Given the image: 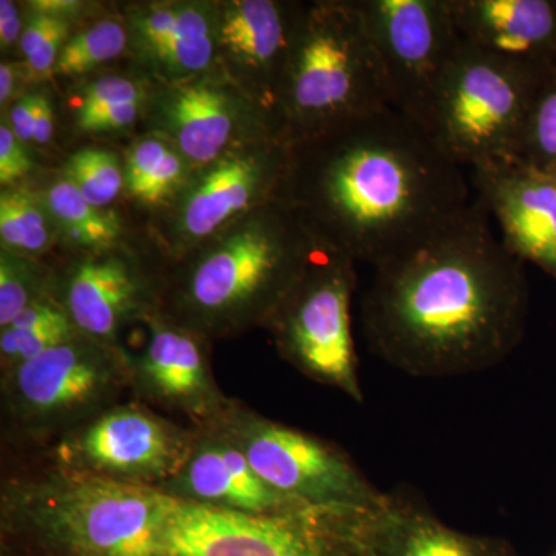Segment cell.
<instances>
[{"label":"cell","mask_w":556,"mask_h":556,"mask_svg":"<svg viewBox=\"0 0 556 556\" xmlns=\"http://www.w3.org/2000/svg\"><path fill=\"white\" fill-rule=\"evenodd\" d=\"M141 105L142 102H131V104L116 105V108L100 110V112L76 116V118H78L79 129L90 134L119 130L130 126L138 118Z\"/></svg>","instance_id":"33"},{"label":"cell","mask_w":556,"mask_h":556,"mask_svg":"<svg viewBox=\"0 0 556 556\" xmlns=\"http://www.w3.org/2000/svg\"><path fill=\"white\" fill-rule=\"evenodd\" d=\"M555 67L508 60L460 40L439 91L431 137L470 169L518 160L533 104Z\"/></svg>","instance_id":"7"},{"label":"cell","mask_w":556,"mask_h":556,"mask_svg":"<svg viewBox=\"0 0 556 556\" xmlns=\"http://www.w3.org/2000/svg\"><path fill=\"white\" fill-rule=\"evenodd\" d=\"M51 294L80 336L119 346L118 336L131 321L156 313L159 291L121 255L93 254L53 277Z\"/></svg>","instance_id":"15"},{"label":"cell","mask_w":556,"mask_h":556,"mask_svg":"<svg viewBox=\"0 0 556 556\" xmlns=\"http://www.w3.org/2000/svg\"><path fill=\"white\" fill-rule=\"evenodd\" d=\"M144 101V90L123 76H104L84 90L78 115L86 116L100 110Z\"/></svg>","instance_id":"31"},{"label":"cell","mask_w":556,"mask_h":556,"mask_svg":"<svg viewBox=\"0 0 556 556\" xmlns=\"http://www.w3.org/2000/svg\"><path fill=\"white\" fill-rule=\"evenodd\" d=\"M195 438V427L138 401L118 402L39 453L47 466L156 490L186 463Z\"/></svg>","instance_id":"11"},{"label":"cell","mask_w":556,"mask_h":556,"mask_svg":"<svg viewBox=\"0 0 556 556\" xmlns=\"http://www.w3.org/2000/svg\"><path fill=\"white\" fill-rule=\"evenodd\" d=\"M46 207L62 232L79 248L105 254L118 244L123 233L119 218L113 212L90 204L68 179L50 186Z\"/></svg>","instance_id":"24"},{"label":"cell","mask_w":556,"mask_h":556,"mask_svg":"<svg viewBox=\"0 0 556 556\" xmlns=\"http://www.w3.org/2000/svg\"><path fill=\"white\" fill-rule=\"evenodd\" d=\"M67 174L80 195L101 208L109 206L126 185V174L118 159L108 150H79L70 159Z\"/></svg>","instance_id":"29"},{"label":"cell","mask_w":556,"mask_h":556,"mask_svg":"<svg viewBox=\"0 0 556 556\" xmlns=\"http://www.w3.org/2000/svg\"><path fill=\"white\" fill-rule=\"evenodd\" d=\"M306 10L270 0H243L230 3L219 22L222 46L257 76L263 89L276 94L277 108L289 58Z\"/></svg>","instance_id":"20"},{"label":"cell","mask_w":556,"mask_h":556,"mask_svg":"<svg viewBox=\"0 0 556 556\" xmlns=\"http://www.w3.org/2000/svg\"><path fill=\"white\" fill-rule=\"evenodd\" d=\"M316 249L298 215L278 200L208 244L159 291L156 313L212 340L268 328Z\"/></svg>","instance_id":"3"},{"label":"cell","mask_w":556,"mask_h":556,"mask_svg":"<svg viewBox=\"0 0 556 556\" xmlns=\"http://www.w3.org/2000/svg\"><path fill=\"white\" fill-rule=\"evenodd\" d=\"M386 73L391 108L431 135L460 38L448 0L356 2Z\"/></svg>","instance_id":"12"},{"label":"cell","mask_w":556,"mask_h":556,"mask_svg":"<svg viewBox=\"0 0 556 556\" xmlns=\"http://www.w3.org/2000/svg\"><path fill=\"white\" fill-rule=\"evenodd\" d=\"M206 427L236 445L266 484L300 506L371 508L386 495L338 445L236 399Z\"/></svg>","instance_id":"9"},{"label":"cell","mask_w":556,"mask_h":556,"mask_svg":"<svg viewBox=\"0 0 556 556\" xmlns=\"http://www.w3.org/2000/svg\"><path fill=\"white\" fill-rule=\"evenodd\" d=\"M544 174L547 175V178L551 179L552 185H554V188L556 190V164L555 166L548 167V169L543 170Z\"/></svg>","instance_id":"38"},{"label":"cell","mask_w":556,"mask_h":556,"mask_svg":"<svg viewBox=\"0 0 556 556\" xmlns=\"http://www.w3.org/2000/svg\"><path fill=\"white\" fill-rule=\"evenodd\" d=\"M39 101L40 93L25 94L11 109V129L22 142L33 141V126H35Z\"/></svg>","instance_id":"34"},{"label":"cell","mask_w":556,"mask_h":556,"mask_svg":"<svg viewBox=\"0 0 556 556\" xmlns=\"http://www.w3.org/2000/svg\"><path fill=\"white\" fill-rule=\"evenodd\" d=\"M79 336L53 294L22 311L0 329V376Z\"/></svg>","instance_id":"23"},{"label":"cell","mask_w":556,"mask_h":556,"mask_svg":"<svg viewBox=\"0 0 556 556\" xmlns=\"http://www.w3.org/2000/svg\"><path fill=\"white\" fill-rule=\"evenodd\" d=\"M14 84H16V76H14L13 65L3 62L0 65V102L2 104H5L13 94Z\"/></svg>","instance_id":"37"},{"label":"cell","mask_w":556,"mask_h":556,"mask_svg":"<svg viewBox=\"0 0 556 556\" xmlns=\"http://www.w3.org/2000/svg\"><path fill=\"white\" fill-rule=\"evenodd\" d=\"M22 33H24V27H22L16 3L2 0L0 2V42H2V49H11V47L16 46L17 40L21 42Z\"/></svg>","instance_id":"35"},{"label":"cell","mask_w":556,"mask_h":556,"mask_svg":"<svg viewBox=\"0 0 556 556\" xmlns=\"http://www.w3.org/2000/svg\"><path fill=\"white\" fill-rule=\"evenodd\" d=\"M391 108L382 62L356 2L308 7L278 97L288 144Z\"/></svg>","instance_id":"5"},{"label":"cell","mask_w":556,"mask_h":556,"mask_svg":"<svg viewBox=\"0 0 556 556\" xmlns=\"http://www.w3.org/2000/svg\"><path fill=\"white\" fill-rule=\"evenodd\" d=\"M0 556H16V555L10 554V552H7V551H0Z\"/></svg>","instance_id":"39"},{"label":"cell","mask_w":556,"mask_h":556,"mask_svg":"<svg viewBox=\"0 0 556 556\" xmlns=\"http://www.w3.org/2000/svg\"><path fill=\"white\" fill-rule=\"evenodd\" d=\"M54 113L51 102L46 94H40L38 112H36L35 126H33V142L47 144L53 137Z\"/></svg>","instance_id":"36"},{"label":"cell","mask_w":556,"mask_h":556,"mask_svg":"<svg viewBox=\"0 0 556 556\" xmlns=\"http://www.w3.org/2000/svg\"><path fill=\"white\" fill-rule=\"evenodd\" d=\"M471 181L508 251L556 280V190L547 175L506 160L475 167Z\"/></svg>","instance_id":"16"},{"label":"cell","mask_w":556,"mask_h":556,"mask_svg":"<svg viewBox=\"0 0 556 556\" xmlns=\"http://www.w3.org/2000/svg\"><path fill=\"white\" fill-rule=\"evenodd\" d=\"M518 161L538 170L556 164V67L538 93Z\"/></svg>","instance_id":"30"},{"label":"cell","mask_w":556,"mask_h":556,"mask_svg":"<svg viewBox=\"0 0 556 556\" xmlns=\"http://www.w3.org/2000/svg\"><path fill=\"white\" fill-rule=\"evenodd\" d=\"M167 496L61 468L2 478L0 551L16 556H161Z\"/></svg>","instance_id":"4"},{"label":"cell","mask_w":556,"mask_h":556,"mask_svg":"<svg viewBox=\"0 0 556 556\" xmlns=\"http://www.w3.org/2000/svg\"><path fill=\"white\" fill-rule=\"evenodd\" d=\"M159 492L190 506L241 515H270L300 506L266 484L248 457L212 428H197V438L181 468Z\"/></svg>","instance_id":"17"},{"label":"cell","mask_w":556,"mask_h":556,"mask_svg":"<svg viewBox=\"0 0 556 556\" xmlns=\"http://www.w3.org/2000/svg\"><path fill=\"white\" fill-rule=\"evenodd\" d=\"M368 510L298 507L241 515L167 496L161 556H368Z\"/></svg>","instance_id":"8"},{"label":"cell","mask_w":556,"mask_h":556,"mask_svg":"<svg viewBox=\"0 0 556 556\" xmlns=\"http://www.w3.org/2000/svg\"><path fill=\"white\" fill-rule=\"evenodd\" d=\"M33 169L30 155L24 142L16 137L11 126L0 127V182L9 186L24 178Z\"/></svg>","instance_id":"32"},{"label":"cell","mask_w":556,"mask_h":556,"mask_svg":"<svg viewBox=\"0 0 556 556\" xmlns=\"http://www.w3.org/2000/svg\"><path fill=\"white\" fill-rule=\"evenodd\" d=\"M281 201L314 239L372 268L471 203L463 166L393 108L291 142Z\"/></svg>","instance_id":"2"},{"label":"cell","mask_w":556,"mask_h":556,"mask_svg":"<svg viewBox=\"0 0 556 556\" xmlns=\"http://www.w3.org/2000/svg\"><path fill=\"white\" fill-rule=\"evenodd\" d=\"M354 260L316 239L305 274L273 317L268 329L280 356L320 386L364 402L356 346L351 334Z\"/></svg>","instance_id":"10"},{"label":"cell","mask_w":556,"mask_h":556,"mask_svg":"<svg viewBox=\"0 0 556 556\" xmlns=\"http://www.w3.org/2000/svg\"><path fill=\"white\" fill-rule=\"evenodd\" d=\"M146 346L126 350L129 390L135 401L188 417L192 427H206L228 409L232 399L212 375L207 339L179 327L159 313L144 318Z\"/></svg>","instance_id":"13"},{"label":"cell","mask_w":556,"mask_h":556,"mask_svg":"<svg viewBox=\"0 0 556 556\" xmlns=\"http://www.w3.org/2000/svg\"><path fill=\"white\" fill-rule=\"evenodd\" d=\"M53 276L30 257L3 249L0 255V329L9 327L22 311L51 294Z\"/></svg>","instance_id":"27"},{"label":"cell","mask_w":556,"mask_h":556,"mask_svg":"<svg viewBox=\"0 0 556 556\" xmlns=\"http://www.w3.org/2000/svg\"><path fill=\"white\" fill-rule=\"evenodd\" d=\"M134 35L142 56L175 78L197 75L214 60V28L200 7H150L135 16Z\"/></svg>","instance_id":"21"},{"label":"cell","mask_w":556,"mask_h":556,"mask_svg":"<svg viewBox=\"0 0 556 556\" xmlns=\"http://www.w3.org/2000/svg\"><path fill=\"white\" fill-rule=\"evenodd\" d=\"M288 167L289 144L281 137L257 138L240 152L223 155L186 193L179 233L189 241L204 240L239 215L281 200Z\"/></svg>","instance_id":"14"},{"label":"cell","mask_w":556,"mask_h":556,"mask_svg":"<svg viewBox=\"0 0 556 556\" xmlns=\"http://www.w3.org/2000/svg\"><path fill=\"white\" fill-rule=\"evenodd\" d=\"M124 391L126 350L76 336L0 376L3 442L40 452L118 404Z\"/></svg>","instance_id":"6"},{"label":"cell","mask_w":556,"mask_h":556,"mask_svg":"<svg viewBox=\"0 0 556 556\" xmlns=\"http://www.w3.org/2000/svg\"><path fill=\"white\" fill-rule=\"evenodd\" d=\"M362 305L369 348L415 378H455L506 361L525 338V262L471 200L431 239L375 268Z\"/></svg>","instance_id":"1"},{"label":"cell","mask_w":556,"mask_h":556,"mask_svg":"<svg viewBox=\"0 0 556 556\" xmlns=\"http://www.w3.org/2000/svg\"><path fill=\"white\" fill-rule=\"evenodd\" d=\"M236 98L212 83H193L172 91L164 104V123L190 163L222 159L239 123Z\"/></svg>","instance_id":"22"},{"label":"cell","mask_w":556,"mask_h":556,"mask_svg":"<svg viewBox=\"0 0 556 556\" xmlns=\"http://www.w3.org/2000/svg\"><path fill=\"white\" fill-rule=\"evenodd\" d=\"M460 40L508 60L556 65V0H448Z\"/></svg>","instance_id":"18"},{"label":"cell","mask_w":556,"mask_h":556,"mask_svg":"<svg viewBox=\"0 0 556 556\" xmlns=\"http://www.w3.org/2000/svg\"><path fill=\"white\" fill-rule=\"evenodd\" d=\"M127 46V31L119 22L101 21L67 40L54 73L79 76L118 58Z\"/></svg>","instance_id":"28"},{"label":"cell","mask_w":556,"mask_h":556,"mask_svg":"<svg viewBox=\"0 0 556 556\" xmlns=\"http://www.w3.org/2000/svg\"><path fill=\"white\" fill-rule=\"evenodd\" d=\"M368 556H515L506 543L467 535L404 495H383L365 521Z\"/></svg>","instance_id":"19"},{"label":"cell","mask_w":556,"mask_h":556,"mask_svg":"<svg viewBox=\"0 0 556 556\" xmlns=\"http://www.w3.org/2000/svg\"><path fill=\"white\" fill-rule=\"evenodd\" d=\"M185 170L177 150L160 139H142L127 160L126 186L135 199L155 206L179 188Z\"/></svg>","instance_id":"25"},{"label":"cell","mask_w":556,"mask_h":556,"mask_svg":"<svg viewBox=\"0 0 556 556\" xmlns=\"http://www.w3.org/2000/svg\"><path fill=\"white\" fill-rule=\"evenodd\" d=\"M0 237L7 251L33 257L51 247L50 214L31 192L7 189L0 195Z\"/></svg>","instance_id":"26"}]
</instances>
